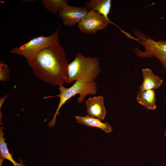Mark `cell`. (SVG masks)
I'll list each match as a JSON object with an SVG mask.
<instances>
[{"instance_id": "1", "label": "cell", "mask_w": 166, "mask_h": 166, "mask_svg": "<svg viewBox=\"0 0 166 166\" xmlns=\"http://www.w3.org/2000/svg\"><path fill=\"white\" fill-rule=\"evenodd\" d=\"M69 64L59 44L41 50L30 66L40 79L53 86H60L66 82Z\"/></svg>"}, {"instance_id": "2", "label": "cell", "mask_w": 166, "mask_h": 166, "mask_svg": "<svg viewBox=\"0 0 166 166\" xmlns=\"http://www.w3.org/2000/svg\"><path fill=\"white\" fill-rule=\"evenodd\" d=\"M101 71L99 58L86 57L81 53H77L74 59L69 63L66 83H71L75 81L87 83L95 82Z\"/></svg>"}, {"instance_id": "3", "label": "cell", "mask_w": 166, "mask_h": 166, "mask_svg": "<svg viewBox=\"0 0 166 166\" xmlns=\"http://www.w3.org/2000/svg\"><path fill=\"white\" fill-rule=\"evenodd\" d=\"M60 26L50 35H40L33 38L23 45L12 48L10 53L23 57L30 66L38 53L46 48L60 44L59 32Z\"/></svg>"}, {"instance_id": "4", "label": "cell", "mask_w": 166, "mask_h": 166, "mask_svg": "<svg viewBox=\"0 0 166 166\" xmlns=\"http://www.w3.org/2000/svg\"><path fill=\"white\" fill-rule=\"evenodd\" d=\"M97 89L95 81L87 83L77 81L71 86L68 88L65 87L63 85L60 86L58 89L60 93L58 95L43 97L44 99L55 97H58L60 98L58 107L53 116V119L48 123V126L51 127L55 125L56 121V117L59 114L60 109L70 98L79 94V96L77 99V101L78 103H81L88 95H95L97 93Z\"/></svg>"}, {"instance_id": "5", "label": "cell", "mask_w": 166, "mask_h": 166, "mask_svg": "<svg viewBox=\"0 0 166 166\" xmlns=\"http://www.w3.org/2000/svg\"><path fill=\"white\" fill-rule=\"evenodd\" d=\"M134 33L136 37V39L145 48V50L142 51L136 48L135 53L141 58L156 57L160 60L166 71V40L156 42L140 31L136 30Z\"/></svg>"}, {"instance_id": "6", "label": "cell", "mask_w": 166, "mask_h": 166, "mask_svg": "<svg viewBox=\"0 0 166 166\" xmlns=\"http://www.w3.org/2000/svg\"><path fill=\"white\" fill-rule=\"evenodd\" d=\"M109 24L101 15L95 11H89L78 24V27L82 32L90 34L105 29Z\"/></svg>"}, {"instance_id": "7", "label": "cell", "mask_w": 166, "mask_h": 166, "mask_svg": "<svg viewBox=\"0 0 166 166\" xmlns=\"http://www.w3.org/2000/svg\"><path fill=\"white\" fill-rule=\"evenodd\" d=\"M88 12L85 7H75L68 6L58 13L59 17L62 20L63 24L70 27L78 24Z\"/></svg>"}, {"instance_id": "8", "label": "cell", "mask_w": 166, "mask_h": 166, "mask_svg": "<svg viewBox=\"0 0 166 166\" xmlns=\"http://www.w3.org/2000/svg\"><path fill=\"white\" fill-rule=\"evenodd\" d=\"M87 114L101 120H104L107 111L104 105V100L102 96L89 97L86 101Z\"/></svg>"}, {"instance_id": "9", "label": "cell", "mask_w": 166, "mask_h": 166, "mask_svg": "<svg viewBox=\"0 0 166 166\" xmlns=\"http://www.w3.org/2000/svg\"><path fill=\"white\" fill-rule=\"evenodd\" d=\"M88 11H93L102 16L110 24L115 25L108 17L111 7V0H90L85 4Z\"/></svg>"}, {"instance_id": "10", "label": "cell", "mask_w": 166, "mask_h": 166, "mask_svg": "<svg viewBox=\"0 0 166 166\" xmlns=\"http://www.w3.org/2000/svg\"><path fill=\"white\" fill-rule=\"evenodd\" d=\"M142 73L143 80L139 88V91L157 89L163 83L162 80L156 75L150 69L148 68L143 69Z\"/></svg>"}, {"instance_id": "11", "label": "cell", "mask_w": 166, "mask_h": 166, "mask_svg": "<svg viewBox=\"0 0 166 166\" xmlns=\"http://www.w3.org/2000/svg\"><path fill=\"white\" fill-rule=\"evenodd\" d=\"M75 118L78 123L88 127L99 128L107 133L111 132L113 129V128L108 123H103L101 120L88 114L83 117L76 116Z\"/></svg>"}, {"instance_id": "12", "label": "cell", "mask_w": 166, "mask_h": 166, "mask_svg": "<svg viewBox=\"0 0 166 166\" xmlns=\"http://www.w3.org/2000/svg\"><path fill=\"white\" fill-rule=\"evenodd\" d=\"M136 100L139 103L147 109L154 110L156 108L155 93L153 89L143 92L139 91L137 93Z\"/></svg>"}, {"instance_id": "13", "label": "cell", "mask_w": 166, "mask_h": 166, "mask_svg": "<svg viewBox=\"0 0 166 166\" xmlns=\"http://www.w3.org/2000/svg\"><path fill=\"white\" fill-rule=\"evenodd\" d=\"M3 127H1L0 128V166H2L3 161L6 159L10 161L14 164V166H26L24 164L22 160H20V162L18 163L13 158L12 154L10 153L7 148V144L5 142L6 139L4 137V133L2 132Z\"/></svg>"}, {"instance_id": "14", "label": "cell", "mask_w": 166, "mask_h": 166, "mask_svg": "<svg viewBox=\"0 0 166 166\" xmlns=\"http://www.w3.org/2000/svg\"><path fill=\"white\" fill-rule=\"evenodd\" d=\"M41 2L45 9L53 14L58 13L68 6L67 0H42Z\"/></svg>"}, {"instance_id": "15", "label": "cell", "mask_w": 166, "mask_h": 166, "mask_svg": "<svg viewBox=\"0 0 166 166\" xmlns=\"http://www.w3.org/2000/svg\"><path fill=\"white\" fill-rule=\"evenodd\" d=\"M10 70L9 66L2 61L0 63V80L6 81L10 78Z\"/></svg>"}, {"instance_id": "16", "label": "cell", "mask_w": 166, "mask_h": 166, "mask_svg": "<svg viewBox=\"0 0 166 166\" xmlns=\"http://www.w3.org/2000/svg\"><path fill=\"white\" fill-rule=\"evenodd\" d=\"M9 94H8L6 95L5 96H4L3 97H2L1 98H0V108H1V106H2L3 103V102H4V101H5V100L7 98V97L8 96V95Z\"/></svg>"}, {"instance_id": "17", "label": "cell", "mask_w": 166, "mask_h": 166, "mask_svg": "<svg viewBox=\"0 0 166 166\" xmlns=\"http://www.w3.org/2000/svg\"><path fill=\"white\" fill-rule=\"evenodd\" d=\"M164 135L165 137L166 138V129L164 132Z\"/></svg>"}, {"instance_id": "18", "label": "cell", "mask_w": 166, "mask_h": 166, "mask_svg": "<svg viewBox=\"0 0 166 166\" xmlns=\"http://www.w3.org/2000/svg\"><path fill=\"white\" fill-rule=\"evenodd\" d=\"M165 97L166 98V96H165Z\"/></svg>"}, {"instance_id": "19", "label": "cell", "mask_w": 166, "mask_h": 166, "mask_svg": "<svg viewBox=\"0 0 166 166\" xmlns=\"http://www.w3.org/2000/svg\"><path fill=\"white\" fill-rule=\"evenodd\" d=\"M165 166H166V165Z\"/></svg>"}]
</instances>
